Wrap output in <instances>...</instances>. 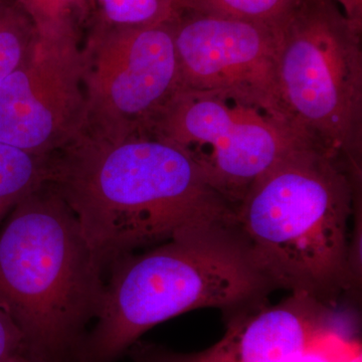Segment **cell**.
<instances>
[{"label":"cell","instance_id":"7c38bea8","mask_svg":"<svg viewBox=\"0 0 362 362\" xmlns=\"http://www.w3.org/2000/svg\"><path fill=\"white\" fill-rule=\"evenodd\" d=\"M37 35L18 0H0V83L25 58Z\"/></svg>","mask_w":362,"mask_h":362},{"label":"cell","instance_id":"277c9868","mask_svg":"<svg viewBox=\"0 0 362 362\" xmlns=\"http://www.w3.org/2000/svg\"><path fill=\"white\" fill-rule=\"evenodd\" d=\"M103 304L78 362H114L145 332L199 308L232 312L259 304L271 290L235 228L185 235L108 269Z\"/></svg>","mask_w":362,"mask_h":362},{"label":"cell","instance_id":"5b68a950","mask_svg":"<svg viewBox=\"0 0 362 362\" xmlns=\"http://www.w3.org/2000/svg\"><path fill=\"white\" fill-rule=\"evenodd\" d=\"M277 25V94L299 137L361 173L362 51L356 30L327 11Z\"/></svg>","mask_w":362,"mask_h":362},{"label":"cell","instance_id":"2e32d148","mask_svg":"<svg viewBox=\"0 0 362 362\" xmlns=\"http://www.w3.org/2000/svg\"><path fill=\"white\" fill-rule=\"evenodd\" d=\"M26 352L23 333L16 323L0 310V359Z\"/></svg>","mask_w":362,"mask_h":362},{"label":"cell","instance_id":"30bf717a","mask_svg":"<svg viewBox=\"0 0 362 362\" xmlns=\"http://www.w3.org/2000/svg\"><path fill=\"white\" fill-rule=\"evenodd\" d=\"M261 303L233 312L225 335L209 349L177 354L135 343L134 362H298L324 333L337 325L329 305L306 294L275 306Z\"/></svg>","mask_w":362,"mask_h":362},{"label":"cell","instance_id":"8fae6325","mask_svg":"<svg viewBox=\"0 0 362 362\" xmlns=\"http://www.w3.org/2000/svg\"><path fill=\"white\" fill-rule=\"evenodd\" d=\"M49 177V156L26 153L0 143V223Z\"/></svg>","mask_w":362,"mask_h":362},{"label":"cell","instance_id":"5bb4252c","mask_svg":"<svg viewBox=\"0 0 362 362\" xmlns=\"http://www.w3.org/2000/svg\"><path fill=\"white\" fill-rule=\"evenodd\" d=\"M40 37L77 33L76 18L84 13L86 0H18Z\"/></svg>","mask_w":362,"mask_h":362},{"label":"cell","instance_id":"9a60e30c","mask_svg":"<svg viewBox=\"0 0 362 362\" xmlns=\"http://www.w3.org/2000/svg\"><path fill=\"white\" fill-rule=\"evenodd\" d=\"M288 0H209V16L265 23L284 9ZM267 25V23H266Z\"/></svg>","mask_w":362,"mask_h":362},{"label":"cell","instance_id":"e0dca14e","mask_svg":"<svg viewBox=\"0 0 362 362\" xmlns=\"http://www.w3.org/2000/svg\"><path fill=\"white\" fill-rule=\"evenodd\" d=\"M0 362H42L39 359L35 358L28 352H23V354H14V356L6 357V358L0 359Z\"/></svg>","mask_w":362,"mask_h":362},{"label":"cell","instance_id":"ac0fdd59","mask_svg":"<svg viewBox=\"0 0 362 362\" xmlns=\"http://www.w3.org/2000/svg\"><path fill=\"white\" fill-rule=\"evenodd\" d=\"M350 362H361V354H359V356L354 357V358L352 359V361Z\"/></svg>","mask_w":362,"mask_h":362},{"label":"cell","instance_id":"4fadbf2b","mask_svg":"<svg viewBox=\"0 0 362 362\" xmlns=\"http://www.w3.org/2000/svg\"><path fill=\"white\" fill-rule=\"evenodd\" d=\"M100 20L116 26H150L170 23L175 0H93Z\"/></svg>","mask_w":362,"mask_h":362},{"label":"cell","instance_id":"52a82bcc","mask_svg":"<svg viewBox=\"0 0 362 362\" xmlns=\"http://www.w3.org/2000/svg\"><path fill=\"white\" fill-rule=\"evenodd\" d=\"M85 131L105 139L146 135L180 90L171 23L116 26L98 21L83 47Z\"/></svg>","mask_w":362,"mask_h":362},{"label":"cell","instance_id":"9c48e42d","mask_svg":"<svg viewBox=\"0 0 362 362\" xmlns=\"http://www.w3.org/2000/svg\"><path fill=\"white\" fill-rule=\"evenodd\" d=\"M173 30L180 90L230 93L286 122L278 102L276 25L204 14Z\"/></svg>","mask_w":362,"mask_h":362},{"label":"cell","instance_id":"ba28073f","mask_svg":"<svg viewBox=\"0 0 362 362\" xmlns=\"http://www.w3.org/2000/svg\"><path fill=\"white\" fill-rule=\"evenodd\" d=\"M87 125L84 56L77 33L37 39L0 83V143L47 157Z\"/></svg>","mask_w":362,"mask_h":362},{"label":"cell","instance_id":"7a4b0ae2","mask_svg":"<svg viewBox=\"0 0 362 362\" xmlns=\"http://www.w3.org/2000/svg\"><path fill=\"white\" fill-rule=\"evenodd\" d=\"M361 182L346 161L302 141L252 183L235 209V230L271 289L328 303L347 288Z\"/></svg>","mask_w":362,"mask_h":362},{"label":"cell","instance_id":"6da1fadb","mask_svg":"<svg viewBox=\"0 0 362 362\" xmlns=\"http://www.w3.org/2000/svg\"><path fill=\"white\" fill-rule=\"evenodd\" d=\"M47 181L77 216L104 273L139 247L235 228V209L187 152L154 136L83 131L49 156Z\"/></svg>","mask_w":362,"mask_h":362},{"label":"cell","instance_id":"3957f363","mask_svg":"<svg viewBox=\"0 0 362 362\" xmlns=\"http://www.w3.org/2000/svg\"><path fill=\"white\" fill-rule=\"evenodd\" d=\"M104 272L77 216L49 181L26 195L0 232V310L42 362L76 359L103 304Z\"/></svg>","mask_w":362,"mask_h":362},{"label":"cell","instance_id":"8992f818","mask_svg":"<svg viewBox=\"0 0 362 362\" xmlns=\"http://www.w3.org/2000/svg\"><path fill=\"white\" fill-rule=\"evenodd\" d=\"M146 135L187 152L235 209L259 176L306 141L270 111L243 98L190 90L171 98Z\"/></svg>","mask_w":362,"mask_h":362}]
</instances>
